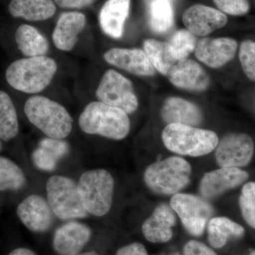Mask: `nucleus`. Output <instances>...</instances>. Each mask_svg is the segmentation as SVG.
Masks as SVG:
<instances>
[{
	"instance_id": "nucleus-1",
	"label": "nucleus",
	"mask_w": 255,
	"mask_h": 255,
	"mask_svg": "<svg viewBox=\"0 0 255 255\" xmlns=\"http://www.w3.org/2000/svg\"><path fill=\"white\" fill-rule=\"evenodd\" d=\"M58 70L56 62L46 56L28 57L10 64L6 82L17 91L36 94L50 85Z\"/></svg>"
},
{
	"instance_id": "nucleus-2",
	"label": "nucleus",
	"mask_w": 255,
	"mask_h": 255,
	"mask_svg": "<svg viewBox=\"0 0 255 255\" xmlns=\"http://www.w3.org/2000/svg\"><path fill=\"white\" fill-rule=\"evenodd\" d=\"M79 126L85 133L119 140L130 132V122L123 110L103 102H93L80 114Z\"/></svg>"
},
{
	"instance_id": "nucleus-3",
	"label": "nucleus",
	"mask_w": 255,
	"mask_h": 255,
	"mask_svg": "<svg viewBox=\"0 0 255 255\" xmlns=\"http://www.w3.org/2000/svg\"><path fill=\"white\" fill-rule=\"evenodd\" d=\"M24 113L33 126L49 137L65 138L73 129V119L66 109L47 97H30L25 103Z\"/></svg>"
},
{
	"instance_id": "nucleus-4",
	"label": "nucleus",
	"mask_w": 255,
	"mask_h": 255,
	"mask_svg": "<svg viewBox=\"0 0 255 255\" xmlns=\"http://www.w3.org/2000/svg\"><path fill=\"white\" fill-rule=\"evenodd\" d=\"M162 140L171 152L191 157L208 155L219 142L212 130L181 124H168L162 131Z\"/></svg>"
},
{
	"instance_id": "nucleus-5",
	"label": "nucleus",
	"mask_w": 255,
	"mask_h": 255,
	"mask_svg": "<svg viewBox=\"0 0 255 255\" xmlns=\"http://www.w3.org/2000/svg\"><path fill=\"white\" fill-rule=\"evenodd\" d=\"M190 164L180 157H169L150 164L144 173V182L152 192L174 195L190 181Z\"/></svg>"
},
{
	"instance_id": "nucleus-6",
	"label": "nucleus",
	"mask_w": 255,
	"mask_h": 255,
	"mask_svg": "<svg viewBox=\"0 0 255 255\" xmlns=\"http://www.w3.org/2000/svg\"><path fill=\"white\" fill-rule=\"evenodd\" d=\"M82 205L92 216H105L113 203L114 180L104 169H92L82 174L78 184Z\"/></svg>"
},
{
	"instance_id": "nucleus-7",
	"label": "nucleus",
	"mask_w": 255,
	"mask_h": 255,
	"mask_svg": "<svg viewBox=\"0 0 255 255\" xmlns=\"http://www.w3.org/2000/svg\"><path fill=\"white\" fill-rule=\"evenodd\" d=\"M46 191L47 201L58 219L73 221L89 216L82 205L78 184L70 178L52 176L47 181Z\"/></svg>"
},
{
	"instance_id": "nucleus-8",
	"label": "nucleus",
	"mask_w": 255,
	"mask_h": 255,
	"mask_svg": "<svg viewBox=\"0 0 255 255\" xmlns=\"http://www.w3.org/2000/svg\"><path fill=\"white\" fill-rule=\"evenodd\" d=\"M100 102L123 110L127 114L134 113L138 100L132 82L114 70H109L102 76L96 90Z\"/></svg>"
},
{
	"instance_id": "nucleus-9",
	"label": "nucleus",
	"mask_w": 255,
	"mask_h": 255,
	"mask_svg": "<svg viewBox=\"0 0 255 255\" xmlns=\"http://www.w3.org/2000/svg\"><path fill=\"white\" fill-rule=\"evenodd\" d=\"M170 206L188 232L196 237L203 234L206 223L214 214V209L207 201L192 194H174Z\"/></svg>"
},
{
	"instance_id": "nucleus-10",
	"label": "nucleus",
	"mask_w": 255,
	"mask_h": 255,
	"mask_svg": "<svg viewBox=\"0 0 255 255\" xmlns=\"http://www.w3.org/2000/svg\"><path fill=\"white\" fill-rule=\"evenodd\" d=\"M254 150V141L249 135L231 133L219 142L215 156L220 167L240 168L251 162Z\"/></svg>"
},
{
	"instance_id": "nucleus-11",
	"label": "nucleus",
	"mask_w": 255,
	"mask_h": 255,
	"mask_svg": "<svg viewBox=\"0 0 255 255\" xmlns=\"http://www.w3.org/2000/svg\"><path fill=\"white\" fill-rule=\"evenodd\" d=\"M16 214L21 222L33 233L48 231L55 216L48 201L37 194L28 196L20 203Z\"/></svg>"
},
{
	"instance_id": "nucleus-12",
	"label": "nucleus",
	"mask_w": 255,
	"mask_h": 255,
	"mask_svg": "<svg viewBox=\"0 0 255 255\" xmlns=\"http://www.w3.org/2000/svg\"><path fill=\"white\" fill-rule=\"evenodd\" d=\"M246 171L236 167H220L206 172L199 184V191L203 198L212 199L226 191L239 187L248 179Z\"/></svg>"
},
{
	"instance_id": "nucleus-13",
	"label": "nucleus",
	"mask_w": 255,
	"mask_h": 255,
	"mask_svg": "<svg viewBox=\"0 0 255 255\" xmlns=\"http://www.w3.org/2000/svg\"><path fill=\"white\" fill-rule=\"evenodd\" d=\"M183 22L195 36H205L224 27L228 23L226 15L220 10L202 4L188 8L182 17Z\"/></svg>"
},
{
	"instance_id": "nucleus-14",
	"label": "nucleus",
	"mask_w": 255,
	"mask_h": 255,
	"mask_svg": "<svg viewBox=\"0 0 255 255\" xmlns=\"http://www.w3.org/2000/svg\"><path fill=\"white\" fill-rule=\"evenodd\" d=\"M91 237V228L86 224L69 221L55 231L53 248L60 255H78Z\"/></svg>"
},
{
	"instance_id": "nucleus-15",
	"label": "nucleus",
	"mask_w": 255,
	"mask_h": 255,
	"mask_svg": "<svg viewBox=\"0 0 255 255\" xmlns=\"http://www.w3.org/2000/svg\"><path fill=\"white\" fill-rule=\"evenodd\" d=\"M238 43L231 38H204L199 40L195 49L198 60L211 68H219L234 58Z\"/></svg>"
},
{
	"instance_id": "nucleus-16",
	"label": "nucleus",
	"mask_w": 255,
	"mask_h": 255,
	"mask_svg": "<svg viewBox=\"0 0 255 255\" xmlns=\"http://www.w3.org/2000/svg\"><path fill=\"white\" fill-rule=\"evenodd\" d=\"M167 76L174 86L188 91H205L209 86L210 79L205 70L196 61L187 58L178 61Z\"/></svg>"
},
{
	"instance_id": "nucleus-17",
	"label": "nucleus",
	"mask_w": 255,
	"mask_h": 255,
	"mask_svg": "<svg viewBox=\"0 0 255 255\" xmlns=\"http://www.w3.org/2000/svg\"><path fill=\"white\" fill-rule=\"evenodd\" d=\"M107 63L138 76H153L155 69L145 52L139 48H112L104 55Z\"/></svg>"
},
{
	"instance_id": "nucleus-18",
	"label": "nucleus",
	"mask_w": 255,
	"mask_h": 255,
	"mask_svg": "<svg viewBox=\"0 0 255 255\" xmlns=\"http://www.w3.org/2000/svg\"><path fill=\"white\" fill-rule=\"evenodd\" d=\"M176 224L174 211L170 206L161 204L144 221L142 231L145 239L152 243H167L173 236L172 228Z\"/></svg>"
},
{
	"instance_id": "nucleus-19",
	"label": "nucleus",
	"mask_w": 255,
	"mask_h": 255,
	"mask_svg": "<svg viewBox=\"0 0 255 255\" xmlns=\"http://www.w3.org/2000/svg\"><path fill=\"white\" fill-rule=\"evenodd\" d=\"M85 25L86 17L82 13L69 11L60 14L53 33L55 46L62 51L73 50Z\"/></svg>"
},
{
	"instance_id": "nucleus-20",
	"label": "nucleus",
	"mask_w": 255,
	"mask_h": 255,
	"mask_svg": "<svg viewBox=\"0 0 255 255\" xmlns=\"http://www.w3.org/2000/svg\"><path fill=\"white\" fill-rule=\"evenodd\" d=\"M161 117L168 124L197 127L202 122L203 117L197 106L180 97H171L164 101Z\"/></svg>"
},
{
	"instance_id": "nucleus-21",
	"label": "nucleus",
	"mask_w": 255,
	"mask_h": 255,
	"mask_svg": "<svg viewBox=\"0 0 255 255\" xmlns=\"http://www.w3.org/2000/svg\"><path fill=\"white\" fill-rule=\"evenodd\" d=\"M130 0H107L101 9V28L112 38H120L130 11Z\"/></svg>"
},
{
	"instance_id": "nucleus-22",
	"label": "nucleus",
	"mask_w": 255,
	"mask_h": 255,
	"mask_svg": "<svg viewBox=\"0 0 255 255\" xmlns=\"http://www.w3.org/2000/svg\"><path fill=\"white\" fill-rule=\"evenodd\" d=\"M56 6L53 0H11L9 11L15 18L30 21H43L55 14Z\"/></svg>"
},
{
	"instance_id": "nucleus-23",
	"label": "nucleus",
	"mask_w": 255,
	"mask_h": 255,
	"mask_svg": "<svg viewBox=\"0 0 255 255\" xmlns=\"http://www.w3.org/2000/svg\"><path fill=\"white\" fill-rule=\"evenodd\" d=\"M18 50L28 57L45 56L49 50L48 40L36 28L28 24L18 26L15 33Z\"/></svg>"
},
{
	"instance_id": "nucleus-24",
	"label": "nucleus",
	"mask_w": 255,
	"mask_h": 255,
	"mask_svg": "<svg viewBox=\"0 0 255 255\" xmlns=\"http://www.w3.org/2000/svg\"><path fill=\"white\" fill-rule=\"evenodd\" d=\"M143 46L152 66L162 75H167L178 62L173 48L168 42L147 39L144 41Z\"/></svg>"
},
{
	"instance_id": "nucleus-25",
	"label": "nucleus",
	"mask_w": 255,
	"mask_h": 255,
	"mask_svg": "<svg viewBox=\"0 0 255 255\" xmlns=\"http://www.w3.org/2000/svg\"><path fill=\"white\" fill-rule=\"evenodd\" d=\"M244 233L243 226L226 217L213 218L208 226V240L216 249L226 246L230 237H241Z\"/></svg>"
},
{
	"instance_id": "nucleus-26",
	"label": "nucleus",
	"mask_w": 255,
	"mask_h": 255,
	"mask_svg": "<svg viewBox=\"0 0 255 255\" xmlns=\"http://www.w3.org/2000/svg\"><path fill=\"white\" fill-rule=\"evenodd\" d=\"M18 132V116L11 97L0 90V139L12 140Z\"/></svg>"
},
{
	"instance_id": "nucleus-27",
	"label": "nucleus",
	"mask_w": 255,
	"mask_h": 255,
	"mask_svg": "<svg viewBox=\"0 0 255 255\" xmlns=\"http://www.w3.org/2000/svg\"><path fill=\"white\" fill-rule=\"evenodd\" d=\"M26 183V177L19 166L11 159L0 156V192L20 190Z\"/></svg>"
},
{
	"instance_id": "nucleus-28",
	"label": "nucleus",
	"mask_w": 255,
	"mask_h": 255,
	"mask_svg": "<svg viewBox=\"0 0 255 255\" xmlns=\"http://www.w3.org/2000/svg\"><path fill=\"white\" fill-rule=\"evenodd\" d=\"M174 24L172 0H152L150 4V26L156 33L168 31Z\"/></svg>"
},
{
	"instance_id": "nucleus-29",
	"label": "nucleus",
	"mask_w": 255,
	"mask_h": 255,
	"mask_svg": "<svg viewBox=\"0 0 255 255\" xmlns=\"http://www.w3.org/2000/svg\"><path fill=\"white\" fill-rule=\"evenodd\" d=\"M168 43L173 48L178 61L187 58L197 46L195 35L187 29L178 30L171 36Z\"/></svg>"
},
{
	"instance_id": "nucleus-30",
	"label": "nucleus",
	"mask_w": 255,
	"mask_h": 255,
	"mask_svg": "<svg viewBox=\"0 0 255 255\" xmlns=\"http://www.w3.org/2000/svg\"><path fill=\"white\" fill-rule=\"evenodd\" d=\"M243 219L255 229V182H248L242 189L239 199Z\"/></svg>"
},
{
	"instance_id": "nucleus-31",
	"label": "nucleus",
	"mask_w": 255,
	"mask_h": 255,
	"mask_svg": "<svg viewBox=\"0 0 255 255\" xmlns=\"http://www.w3.org/2000/svg\"><path fill=\"white\" fill-rule=\"evenodd\" d=\"M239 58L247 77L255 82V42L245 41L240 47Z\"/></svg>"
},
{
	"instance_id": "nucleus-32",
	"label": "nucleus",
	"mask_w": 255,
	"mask_h": 255,
	"mask_svg": "<svg viewBox=\"0 0 255 255\" xmlns=\"http://www.w3.org/2000/svg\"><path fill=\"white\" fill-rule=\"evenodd\" d=\"M33 164L41 171L52 172L56 168L58 160L46 149L38 146L31 155Z\"/></svg>"
},
{
	"instance_id": "nucleus-33",
	"label": "nucleus",
	"mask_w": 255,
	"mask_h": 255,
	"mask_svg": "<svg viewBox=\"0 0 255 255\" xmlns=\"http://www.w3.org/2000/svg\"><path fill=\"white\" fill-rule=\"evenodd\" d=\"M38 146L50 152L58 161L68 155L70 152V145L63 139L45 137L39 142Z\"/></svg>"
},
{
	"instance_id": "nucleus-34",
	"label": "nucleus",
	"mask_w": 255,
	"mask_h": 255,
	"mask_svg": "<svg viewBox=\"0 0 255 255\" xmlns=\"http://www.w3.org/2000/svg\"><path fill=\"white\" fill-rule=\"evenodd\" d=\"M214 1L221 11L233 16L246 14L250 9L248 0H214Z\"/></svg>"
},
{
	"instance_id": "nucleus-35",
	"label": "nucleus",
	"mask_w": 255,
	"mask_h": 255,
	"mask_svg": "<svg viewBox=\"0 0 255 255\" xmlns=\"http://www.w3.org/2000/svg\"><path fill=\"white\" fill-rule=\"evenodd\" d=\"M184 255H217L204 243L196 241L188 242L184 248Z\"/></svg>"
},
{
	"instance_id": "nucleus-36",
	"label": "nucleus",
	"mask_w": 255,
	"mask_h": 255,
	"mask_svg": "<svg viewBox=\"0 0 255 255\" xmlns=\"http://www.w3.org/2000/svg\"><path fill=\"white\" fill-rule=\"evenodd\" d=\"M116 255H147V253L141 243H134L120 248Z\"/></svg>"
},
{
	"instance_id": "nucleus-37",
	"label": "nucleus",
	"mask_w": 255,
	"mask_h": 255,
	"mask_svg": "<svg viewBox=\"0 0 255 255\" xmlns=\"http://www.w3.org/2000/svg\"><path fill=\"white\" fill-rule=\"evenodd\" d=\"M58 6L66 9H82L91 5L95 0H54Z\"/></svg>"
},
{
	"instance_id": "nucleus-38",
	"label": "nucleus",
	"mask_w": 255,
	"mask_h": 255,
	"mask_svg": "<svg viewBox=\"0 0 255 255\" xmlns=\"http://www.w3.org/2000/svg\"><path fill=\"white\" fill-rule=\"evenodd\" d=\"M9 255H36L28 248H18L14 250L9 253Z\"/></svg>"
},
{
	"instance_id": "nucleus-39",
	"label": "nucleus",
	"mask_w": 255,
	"mask_h": 255,
	"mask_svg": "<svg viewBox=\"0 0 255 255\" xmlns=\"http://www.w3.org/2000/svg\"><path fill=\"white\" fill-rule=\"evenodd\" d=\"M78 255H100L97 254L96 252L92 251V252H87V253H81V254H79Z\"/></svg>"
},
{
	"instance_id": "nucleus-40",
	"label": "nucleus",
	"mask_w": 255,
	"mask_h": 255,
	"mask_svg": "<svg viewBox=\"0 0 255 255\" xmlns=\"http://www.w3.org/2000/svg\"><path fill=\"white\" fill-rule=\"evenodd\" d=\"M250 255H255V250L254 251L252 252L251 254Z\"/></svg>"
},
{
	"instance_id": "nucleus-41",
	"label": "nucleus",
	"mask_w": 255,
	"mask_h": 255,
	"mask_svg": "<svg viewBox=\"0 0 255 255\" xmlns=\"http://www.w3.org/2000/svg\"><path fill=\"white\" fill-rule=\"evenodd\" d=\"M172 255H180L178 254V253H174V254H172Z\"/></svg>"
},
{
	"instance_id": "nucleus-42",
	"label": "nucleus",
	"mask_w": 255,
	"mask_h": 255,
	"mask_svg": "<svg viewBox=\"0 0 255 255\" xmlns=\"http://www.w3.org/2000/svg\"><path fill=\"white\" fill-rule=\"evenodd\" d=\"M1 141H0V150H1Z\"/></svg>"
}]
</instances>
